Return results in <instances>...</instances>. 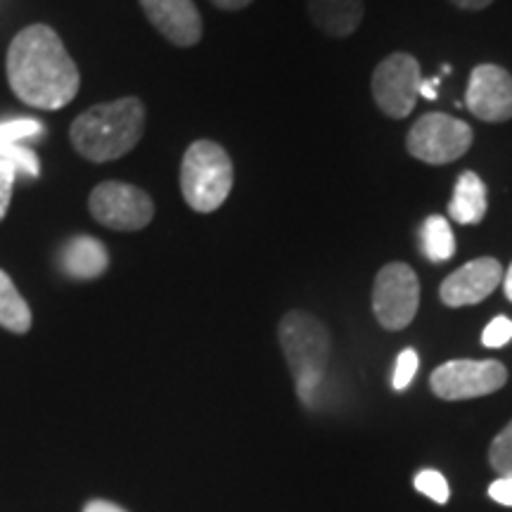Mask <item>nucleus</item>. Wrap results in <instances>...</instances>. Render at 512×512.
I'll use <instances>...</instances> for the list:
<instances>
[{
	"label": "nucleus",
	"instance_id": "obj_1",
	"mask_svg": "<svg viewBox=\"0 0 512 512\" xmlns=\"http://www.w3.org/2000/svg\"><path fill=\"white\" fill-rule=\"evenodd\" d=\"M5 67L12 93L29 107L62 110L79 93L76 62L57 31L46 24H31L12 38Z\"/></svg>",
	"mask_w": 512,
	"mask_h": 512
},
{
	"label": "nucleus",
	"instance_id": "obj_2",
	"mask_svg": "<svg viewBox=\"0 0 512 512\" xmlns=\"http://www.w3.org/2000/svg\"><path fill=\"white\" fill-rule=\"evenodd\" d=\"M145 131V105L138 98H121L95 105L74 119L72 145L95 164L128 155Z\"/></svg>",
	"mask_w": 512,
	"mask_h": 512
},
{
	"label": "nucleus",
	"instance_id": "obj_3",
	"mask_svg": "<svg viewBox=\"0 0 512 512\" xmlns=\"http://www.w3.org/2000/svg\"><path fill=\"white\" fill-rule=\"evenodd\" d=\"M278 339L287 366L292 370L299 399H302L304 406L313 408L330 361L328 330L311 313L290 311L280 320Z\"/></svg>",
	"mask_w": 512,
	"mask_h": 512
},
{
	"label": "nucleus",
	"instance_id": "obj_4",
	"mask_svg": "<svg viewBox=\"0 0 512 512\" xmlns=\"http://www.w3.org/2000/svg\"><path fill=\"white\" fill-rule=\"evenodd\" d=\"M235 171L228 152L214 140H197L183 155L181 190L190 209L211 214L228 200Z\"/></svg>",
	"mask_w": 512,
	"mask_h": 512
},
{
	"label": "nucleus",
	"instance_id": "obj_5",
	"mask_svg": "<svg viewBox=\"0 0 512 512\" xmlns=\"http://www.w3.org/2000/svg\"><path fill=\"white\" fill-rule=\"evenodd\" d=\"M470 145L472 128L465 121L441 112H430L420 117L406 138L408 152L420 162L432 166L456 162L470 150Z\"/></svg>",
	"mask_w": 512,
	"mask_h": 512
},
{
	"label": "nucleus",
	"instance_id": "obj_6",
	"mask_svg": "<svg viewBox=\"0 0 512 512\" xmlns=\"http://www.w3.org/2000/svg\"><path fill=\"white\" fill-rule=\"evenodd\" d=\"M420 306V280L408 264L394 261L377 273L373 311L384 330H403L413 323Z\"/></svg>",
	"mask_w": 512,
	"mask_h": 512
},
{
	"label": "nucleus",
	"instance_id": "obj_7",
	"mask_svg": "<svg viewBox=\"0 0 512 512\" xmlns=\"http://www.w3.org/2000/svg\"><path fill=\"white\" fill-rule=\"evenodd\" d=\"M93 219L105 228L121 230V233H133L143 230L155 216V202L145 190L131 183L107 181L100 183L91 192L88 200Z\"/></svg>",
	"mask_w": 512,
	"mask_h": 512
},
{
	"label": "nucleus",
	"instance_id": "obj_8",
	"mask_svg": "<svg viewBox=\"0 0 512 512\" xmlns=\"http://www.w3.org/2000/svg\"><path fill=\"white\" fill-rule=\"evenodd\" d=\"M505 382H508V370L501 361H470V358L448 361L430 377L432 392L444 401L489 396L505 387Z\"/></svg>",
	"mask_w": 512,
	"mask_h": 512
},
{
	"label": "nucleus",
	"instance_id": "obj_9",
	"mask_svg": "<svg viewBox=\"0 0 512 512\" xmlns=\"http://www.w3.org/2000/svg\"><path fill=\"white\" fill-rule=\"evenodd\" d=\"M420 64L413 55L394 53L377 64L373 74V98L392 119H406L420 95Z\"/></svg>",
	"mask_w": 512,
	"mask_h": 512
},
{
	"label": "nucleus",
	"instance_id": "obj_10",
	"mask_svg": "<svg viewBox=\"0 0 512 512\" xmlns=\"http://www.w3.org/2000/svg\"><path fill=\"white\" fill-rule=\"evenodd\" d=\"M467 110L479 121L498 124L512 119V76L498 64H479L472 69L465 93Z\"/></svg>",
	"mask_w": 512,
	"mask_h": 512
},
{
	"label": "nucleus",
	"instance_id": "obj_11",
	"mask_svg": "<svg viewBox=\"0 0 512 512\" xmlns=\"http://www.w3.org/2000/svg\"><path fill=\"white\" fill-rule=\"evenodd\" d=\"M503 283V266L494 256H482V259L470 261L453 271L439 287L441 302L451 309L460 306H472L484 302L498 285Z\"/></svg>",
	"mask_w": 512,
	"mask_h": 512
},
{
	"label": "nucleus",
	"instance_id": "obj_12",
	"mask_svg": "<svg viewBox=\"0 0 512 512\" xmlns=\"http://www.w3.org/2000/svg\"><path fill=\"white\" fill-rule=\"evenodd\" d=\"M147 19L166 41L190 48L202 38V17L192 0H140Z\"/></svg>",
	"mask_w": 512,
	"mask_h": 512
},
{
	"label": "nucleus",
	"instance_id": "obj_13",
	"mask_svg": "<svg viewBox=\"0 0 512 512\" xmlns=\"http://www.w3.org/2000/svg\"><path fill=\"white\" fill-rule=\"evenodd\" d=\"M306 10L311 22L332 38L354 34L366 15L363 0H306Z\"/></svg>",
	"mask_w": 512,
	"mask_h": 512
},
{
	"label": "nucleus",
	"instance_id": "obj_14",
	"mask_svg": "<svg viewBox=\"0 0 512 512\" xmlns=\"http://www.w3.org/2000/svg\"><path fill=\"white\" fill-rule=\"evenodd\" d=\"M110 266V254L100 240L91 235H76L60 249V268L69 278L93 280L100 278Z\"/></svg>",
	"mask_w": 512,
	"mask_h": 512
},
{
	"label": "nucleus",
	"instance_id": "obj_15",
	"mask_svg": "<svg viewBox=\"0 0 512 512\" xmlns=\"http://www.w3.org/2000/svg\"><path fill=\"white\" fill-rule=\"evenodd\" d=\"M448 214L453 221L463 226H475L486 214V185L475 171L460 174L456 190H453L451 202H448Z\"/></svg>",
	"mask_w": 512,
	"mask_h": 512
},
{
	"label": "nucleus",
	"instance_id": "obj_16",
	"mask_svg": "<svg viewBox=\"0 0 512 512\" xmlns=\"http://www.w3.org/2000/svg\"><path fill=\"white\" fill-rule=\"evenodd\" d=\"M0 328L15 332V335H24L31 328L29 304L24 302L5 271H0Z\"/></svg>",
	"mask_w": 512,
	"mask_h": 512
},
{
	"label": "nucleus",
	"instance_id": "obj_17",
	"mask_svg": "<svg viewBox=\"0 0 512 512\" xmlns=\"http://www.w3.org/2000/svg\"><path fill=\"white\" fill-rule=\"evenodd\" d=\"M422 252L432 264H444L456 254V238L444 216H430L422 226Z\"/></svg>",
	"mask_w": 512,
	"mask_h": 512
},
{
	"label": "nucleus",
	"instance_id": "obj_18",
	"mask_svg": "<svg viewBox=\"0 0 512 512\" xmlns=\"http://www.w3.org/2000/svg\"><path fill=\"white\" fill-rule=\"evenodd\" d=\"M0 159L8 162L17 174H24L29 178L41 176V162H38L36 152L29 150V147H24L22 143L0 145Z\"/></svg>",
	"mask_w": 512,
	"mask_h": 512
},
{
	"label": "nucleus",
	"instance_id": "obj_19",
	"mask_svg": "<svg viewBox=\"0 0 512 512\" xmlns=\"http://www.w3.org/2000/svg\"><path fill=\"white\" fill-rule=\"evenodd\" d=\"M489 463L496 472H501V477L512 479V420L508 422V427L491 441Z\"/></svg>",
	"mask_w": 512,
	"mask_h": 512
},
{
	"label": "nucleus",
	"instance_id": "obj_20",
	"mask_svg": "<svg viewBox=\"0 0 512 512\" xmlns=\"http://www.w3.org/2000/svg\"><path fill=\"white\" fill-rule=\"evenodd\" d=\"M415 489L439 505H444L448 501V496H451L446 477L437 470H420L418 475H415Z\"/></svg>",
	"mask_w": 512,
	"mask_h": 512
},
{
	"label": "nucleus",
	"instance_id": "obj_21",
	"mask_svg": "<svg viewBox=\"0 0 512 512\" xmlns=\"http://www.w3.org/2000/svg\"><path fill=\"white\" fill-rule=\"evenodd\" d=\"M43 133V124L36 119H12L0 124V145H15L22 143L24 138L38 136Z\"/></svg>",
	"mask_w": 512,
	"mask_h": 512
},
{
	"label": "nucleus",
	"instance_id": "obj_22",
	"mask_svg": "<svg viewBox=\"0 0 512 512\" xmlns=\"http://www.w3.org/2000/svg\"><path fill=\"white\" fill-rule=\"evenodd\" d=\"M418 354L415 349H406L401 351L399 358H396V368H394V377H392V387L396 392H403L408 384L413 382L415 373H418Z\"/></svg>",
	"mask_w": 512,
	"mask_h": 512
},
{
	"label": "nucleus",
	"instance_id": "obj_23",
	"mask_svg": "<svg viewBox=\"0 0 512 512\" xmlns=\"http://www.w3.org/2000/svg\"><path fill=\"white\" fill-rule=\"evenodd\" d=\"M512 339V320L498 316L482 332V344L489 349H501Z\"/></svg>",
	"mask_w": 512,
	"mask_h": 512
},
{
	"label": "nucleus",
	"instance_id": "obj_24",
	"mask_svg": "<svg viewBox=\"0 0 512 512\" xmlns=\"http://www.w3.org/2000/svg\"><path fill=\"white\" fill-rule=\"evenodd\" d=\"M15 181H17V171L12 169L8 162H3V159H0V221H3L5 214H8Z\"/></svg>",
	"mask_w": 512,
	"mask_h": 512
},
{
	"label": "nucleus",
	"instance_id": "obj_25",
	"mask_svg": "<svg viewBox=\"0 0 512 512\" xmlns=\"http://www.w3.org/2000/svg\"><path fill=\"white\" fill-rule=\"evenodd\" d=\"M489 496L494 498L496 503L508 505V508H512V479L510 477H498L496 482L489 486Z\"/></svg>",
	"mask_w": 512,
	"mask_h": 512
},
{
	"label": "nucleus",
	"instance_id": "obj_26",
	"mask_svg": "<svg viewBox=\"0 0 512 512\" xmlns=\"http://www.w3.org/2000/svg\"><path fill=\"white\" fill-rule=\"evenodd\" d=\"M83 512H126L124 508H121V505H117V503H110V501H91V503H86V508H83Z\"/></svg>",
	"mask_w": 512,
	"mask_h": 512
},
{
	"label": "nucleus",
	"instance_id": "obj_27",
	"mask_svg": "<svg viewBox=\"0 0 512 512\" xmlns=\"http://www.w3.org/2000/svg\"><path fill=\"white\" fill-rule=\"evenodd\" d=\"M211 3H214L219 10L235 12V10H245L247 5L254 3V0H211Z\"/></svg>",
	"mask_w": 512,
	"mask_h": 512
},
{
	"label": "nucleus",
	"instance_id": "obj_28",
	"mask_svg": "<svg viewBox=\"0 0 512 512\" xmlns=\"http://www.w3.org/2000/svg\"><path fill=\"white\" fill-rule=\"evenodd\" d=\"M453 5H456V8H460V10H484V8H489L491 3H494V0H451Z\"/></svg>",
	"mask_w": 512,
	"mask_h": 512
},
{
	"label": "nucleus",
	"instance_id": "obj_29",
	"mask_svg": "<svg viewBox=\"0 0 512 512\" xmlns=\"http://www.w3.org/2000/svg\"><path fill=\"white\" fill-rule=\"evenodd\" d=\"M439 81H441L439 76H437V79H432V81L422 79V81H420V95H425L427 100L437 98V86H439Z\"/></svg>",
	"mask_w": 512,
	"mask_h": 512
},
{
	"label": "nucleus",
	"instance_id": "obj_30",
	"mask_svg": "<svg viewBox=\"0 0 512 512\" xmlns=\"http://www.w3.org/2000/svg\"><path fill=\"white\" fill-rule=\"evenodd\" d=\"M503 290H505V297H508V302H512V264L508 268V273L503 275Z\"/></svg>",
	"mask_w": 512,
	"mask_h": 512
}]
</instances>
